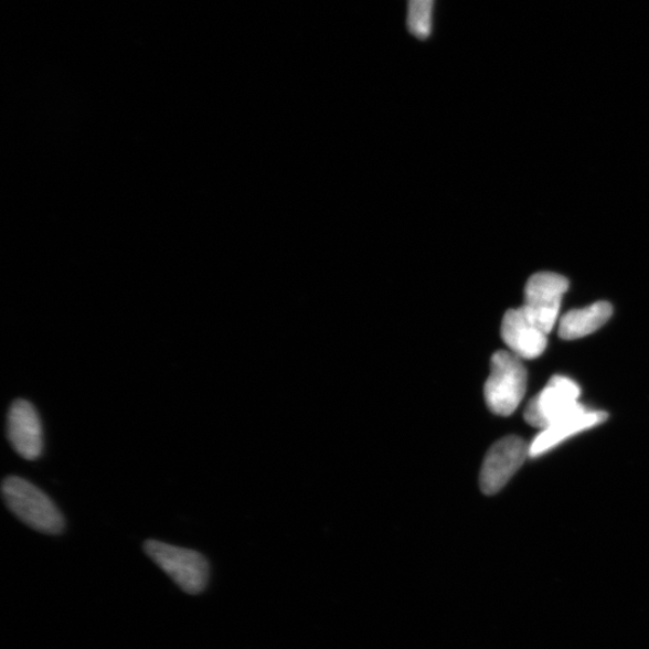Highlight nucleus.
Returning <instances> with one entry per match:
<instances>
[{
  "mask_svg": "<svg viewBox=\"0 0 649 649\" xmlns=\"http://www.w3.org/2000/svg\"><path fill=\"white\" fill-rule=\"evenodd\" d=\"M150 557L175 585L188 594L204 592L210 577L209 562L196 551L148 540L143 546Z\"/></svg>",
  "mask_w": 649,
  "mask_h": 649,
  "instance_id": "3",
  "label": "nucleus"
},
{
  "mask_svg": "<svg viewBox=\"0 0 649 649\" xmlns=\"http://www.w3.org/2000/svg\"><path fill=\"white\" fill-rule=\"evenodd\" d=\"M433 7L435 0H409L408 30L417 39L426 40L432 33Z\"/></svg>",
  "mask_w": 649,
  "mask_h": 649,
  "instance_id": "11",
  "label": "nucleus"
},
{
  "mask_svg": "<svg viewBox=\"0 0 649 649\" xmlns=\"http://www.w3.org/2000/svg\"><path fill=\"white\" fill-rule=\"evenodd\" d=\"M526 379L529 375L522 359L511 351H497L492 357L491 374L483 390L487 407L496 415H511L525 395Z\"/></svg>",
  "mask_w": 649,
  "mask_h": 649,
  "instance_id": "2",
  "label": "nucleus"
},
{
  "mask_svg": "<svg viewBox=\"0 0 649 649\" xmlns=\"http://www.w3.org/2000/svg\"><path fill=\"white\" fill-rule=\"evenodd\" d=\"M530 457V445L520 437L498 440L487 453L480 472V487L485 494L498 493Z\"/></svg>",
  "mask_w": 649,
  "mask_h": 649,
  "instance_id": "6",
  "label": "nucleus"
},
{
  "mask_svg": "<svg viewBox=\"0 0 649 649\" xmlns=\"http://www.w3.org/2000/svg\"><path fill=\"white\" fill-rule=\"evenodd\" d=\"M579 386L572 379L554 375L549 384L526 405L524 418L533 427L546 429L584 405L578 402Z\"/></svg>",
  "mask_w": 649,
  "mask_h": 649,
  "instance_id": "4",
  "label": "nucleus"
},
{
  "mask_svg": "<svg viewBox=\"0 0 649 649\" xmlns=\"http://www.w3.org/2000/svg\"><path fill=\"white\" fill-rule=\"evenodd\" d=\"M605 412L587 411L585 407L566 416L563 421L543 429L530 445V457L535 458L556 448L577 433L598 426L607 421Z\"/></svg>",
  "mask_w": 649,
  "mask_h": 649,
  "instance_id": "9",
  "label": "nucleus"
},
{
  "mask_svg": "<svg viewBox=\"0 0 649 649\" xmlns=\"http://www.w3.org/2000/svg\"><path fill=\"white\" fill-rule=\"evenodd\" d=\"M502 337L511 353L522 360L539 358L547 347V334L525 316L522 307L508 310L502 322Z\"/></svg>",
  "mask_w": 649,
  "mask_h": 649,
  "instance_id": "8",
  "label": "nucleus"
},
{
  "mask_svg": "<svg viewBox=\"0 0 649 649\" xmlns=\"http://www.w3.org/2000/svg\"><path fill=\"white\" fill-rule=\"evenodd\" d=\"M567 289H570V281L552 273L535 274L526 281L522 309L525 316L546 334L556 324L562 297Z\"/></svg>",
  "mask_w": 649,
  "mask_h": 649,
  "instance_id": "5",
  "label": "nucleus"
},
{
  "mask_svg": "<svg viewBox=\"0 0 649 649\" xmlns=\"http://www.w3.org/2000/svg\"><path fill=\"white\" fill-rule=\"evenodd\" d=\"M8 439L24 459L34 461L43 454V426L34 405L29 401L18 400L12 403L8 414Z\"/></svg>",
  "mask_w": 649,
  "mask_h": 649,
  "instance_id": "7",
  "label": "nucleus"
},
{
  "mask_svg": "<svg viewBox=\"0 0 649 649\" xmlns=\"http://www.w3.org/2000/svg\"><path fill=\"white\" fill-rule=\"evenodd\" d=\"M6 504L34 531L56 535L64 530V519L51 498L20 477H9L2 487Z\"/></svg>",
  "mask_w": 649,
  "mask_h": 649,
  "instance_id": "1",
  "label": "nucleus"
},
{
  "mask_svg": "<svg viewBox=\"0 0 649 649\" xmlns=\"http://www.w3.org/2000/svg\"><path fill=\"white\" fill-rule=\"evenodd\" d=\"M613 306L600 301L583 309H573L560 322V337L565 341L586 337L600 328L613 317Z\"/></svg>",
  "mask_w": 649,
  "mask_h": 649,
  "instance_id": "10",
  "label": "nucleus"
}]
</instances>
